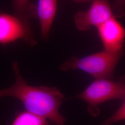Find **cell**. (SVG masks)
<instances>
[{
  "label": "cell",
  "instance_id": "cell-6",
  "mask_svg": "<svg viewBox=\"0 0 125 125\" xmlns=\"http://www.w3.org/2000/svg\"><path fill=\"white\" fill-rule=\"evenodd\" d=\"M97 28L104 50L112 52L123 50L125 29L115 17L110 18Z\"/></svg>",
  "mask_w": 125,
  "mask_h": 125
},
{
  "label": "cell",
  "instance_id": "cell-1",
  "mask_svg": "<svg viewBox=\"0 0 125 125\" xmlns=\"http://www.w3.org/2000/svg\"><path fill=\"white\" fill-rule=\"evenodd\" d=\"M12 68L15 76L12 86L0 89V98L12 97L19 100L27 111L51 121L56 125H65L66 118L59 112L64 98L56 87L29 85L21 75L18 62L13 61Z\"/></svg>",
  "mask_w": 125,
  "mask_h": 125
},
{
  "label": "cell",
  "instance_id": "cell-4",
  "mask_svg": "<svg viewBox=\"0 0 125 125\" xmlns=\"http://www.w3.org/2000/svg\"><path fill=\"white\" fill-rule=\"evenodd\" d=\"M19 40L31 46L37 44L29 21L15 13L0 10V44L6 45Z\"/></svg>",
  "mask_w": 125,
  "mask_h": 125
},
{
  "label": "cell",
  "instance_id": "cell-9",
  "mask_svg": "<svg viewBox=\"0 0 125 125\" xmlns=\"http://www.w3.org/2000/svg\"><path fill=\"white\" fill-rule=\"evenodd\" d=\"M14 13L29 20L37 17L36 5L27 0H14L12 2Z\"/></svg>",
  "mask_w": 125,
  "mask_h": 125
},
{
  "label": "cell",
  "instance_id": "cell-3",
  "mask_svg": "<svg viewBox=\"0 0 125 125\" xmlns=\"http://www.w3.org/2000/svg\"><path fill=\"white\" fill-rule=\"evenodd\" d=\"M74 98L83 100L88 104L89 114L94 117L100 113L99 107L103 103L113 100L125 101V79L123 77L116 81L108 79H96Z\"/></svg>",
  "mask_w": 125,
  "mask_h": 125
},
{
  "label": "cell",
  "instance_id": "cell-5",
  "mask_svg": "<svg viewBox=\"0 0 125 125\" xmlns=\"http://www.w3.org/2000/svg\"><path fill=\"white\" fill-rule=\"evenodd\" d=\"M114 16L108 1L96 0L87 11H79L74 16L77 28L81 31H88L92 27H97Z\"/></svg>",
  "mask_w": 125,
  "mask_h": 125
},
{
  "label": "cell",
  "instance_id": "cell-8",
  "mask_svg": "<svg viewBox=\"0 0 125 125\" xmlns=\"http://www.w3.org/2000/svg\"><path fill=\"white\" fill-rule=\"evenodd\" d=\"M47 120L28 111L19 113L11 125H50Z\"/></svg>",
  "mask_w": 125,
  "mask_h": 125
},
{
  "label": "cell",
  "instance_id": "cell-2",
  "mask_svg": "<svg viewBox=\"0 0 125 125\" xmlns=\"http://www.w3.org/2000/svg\"><path fill=\"white\" fill-rule=\"evenodd\" d=\"M123 54V50L112 52L104 50L83 58L72 57L61 64L59 69L63 72L80 70L96 79L111 80L116 65Z\"/></svg>",
  "mask_w": 125,
  "mask_h": 125
},
{
  "label": "cell",
  "instance_id": "cell-7",
  "mask_svg": "<svg viewBox=\"0 0 125 125\" xmlns=\"http://www.w3.org/2000/svg\"><path fill=\"white\" fill-rule=\"evenodd\" d=\"M58 2L55 0H39L36 5V13L40 23L41 36L48 38L51 27L57 10Z\"/></svg>",
  "mask_w": 125,
  "mask_h": 125
},
{
  "label": "cell",
  "instance_id": "cell-10",
  "mask_svg": "<svg viewBox=\"0 0 125 125\" xmlns=\"http://www.w3.org/2000/svg\"><path fill=\"white\" fill-rule=\"evenodd\" d=\"M125 119V102H122L121 106L112 116L102 123V125H113Z\"/></svg>",
  "mask_w": 125,
  "mask_h": 125
}]
</instances>
